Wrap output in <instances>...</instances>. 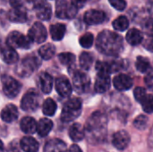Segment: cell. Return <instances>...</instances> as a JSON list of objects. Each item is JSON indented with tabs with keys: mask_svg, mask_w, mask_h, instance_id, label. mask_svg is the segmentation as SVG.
Returning <instances> with one entry per match:
<instances>
[{
	"mask_svg": "<svg viewBox=\"0 0 153 152\" xmlns=\"http://www.w3.org/2000/svg\"><path fill=\"white\" fill-rule=\"evenodd\" d=\"M85 136L91 144H99L105 141L108 132V117L100 112H93L87 119L85 127Z\"/></svg>",
	"mask_w": 153,
	"mask_h": 152,
	"instance_id": "obj_1",
	"label": "cell"
},
{
	"mask_svg": "<svg viewBox=\"0 0 153 152\" xmlns=\"http://www.w3.org/2000/svg\"><path fill=\"white\" fill-rule=\"evenodd\" d=\"M96 47L103 55L117 56L124 50V40L117 33L105 30L98 35Z\"/></svg>",
	"mask_w": 153,
	"mask_h": 152,
	"instance_id": "obj_2",
	"label": "cell"
},
{
	"mask_svg": "<svg viewBox=\"0 0 153 152\" xmlns=\"http://www.w3.org/2000/svg\"><path fill=\"white\" fill-rule=\"evenodd\" d=\"M82 103L78 98H72L68 99L62 109L61 120L65 123H69L79 117L82 113Z\"/></svg>",
	"mask_w": 153,
	"mask_h": 152,
	"instance_id": "obj_3",
	"label": "cell"
},
{
	"mask_svg": "<svg viewBox=\"0 0 153 152\" xmlns=\"http://www.w3.org/2000/svg\"><path fill=\"white\" fill-rule=\"evenodd\" d=\"M40 104V96L37 90L30 89L22 97L21 101V108L26 112H33L37 110Z\"/></svg>",
	"mask_w": 153,
	"mask_h": 152,
	"instance_id": "obj_4",
	"label": "cell"
},
{
	"mask_svg": "<svg viewBox=\"0 0 153 152\" xmlns=\"http://www.w3.org/2000/svg\"><path fill=\"white\" fill-rule=\"evenodd\" d=\"M78 9L66 0H57L56 3V15L59 19H73L77 14Z\"/></svg>",
	"mask_w": 153,
	"mask_h": 152,
	"instance_id": "obj_5",
	"label": "cell"
},
{
	"mask_svg": "<svg viewBox=\"0 0 153 152\" xmlns=\"http://www.w3.org/2000/svg\"><path fill=\"white\" fill-rule=\"evenodd\" d=\"M1 81L3 85V91L6 97L13 99L19 94L22 85L17 80L9 75H3L1 77Z\"/></svg>",
	"mask_w": 153,
	"mask_h": 152,
	"instance_id": "obj_6",
	"label": "cell"
},
{
	"mask_svg": "<svg viewBox=\"0 0 153 152\" xmlns=\"http://www.w3.org/2000/svg\"><path fill=\"white\" fill-rule=\"evenodd\" d=\"M6 43L8 46L13 48H23L27 49L30 47L31 40L29 37L24 36L22 33L19 31H12L6 39Z\"/></svg>",
	"mask_w": 153,
	"mask_h": 152,
	"instance_id": "obj_7",
	"label": "cell"
},
{
	"mask_svg": "<svg viewBox=\"0 0 153 152\" xmlns=\"http://www.w3.org/2000/svg\"><path fill=\"white\" fill-rule=\"evenodd\" d=\"M73 85L77 93H86L91 86L90 77L85 73L76 72L73 75Z\"/></svg>",
	"mask_w": 153,
	"mask_h": 152,
	"instance_id": "obj_8",
	"label": "cell"
},
{
	"mask_svg": "<svg viewBox=\"0 0 153 152\" xmlns=\"http://www.w3.org/2000/svg\"><path fill=\"white\" fill-rule=\"evenodd\" d=\"M28 37L31 40V42H35L38 44L43 43L48 37V32L45 26L41 22H35L29 30Z\"/></svg>",
	"mask_w": 153,
	"mask_h": 152,
	"instance_id": "obj_9",
	"label": "cell"
},
{
	"mask_svg": "<svg viewBox=\"0 0 153 152\" xmlns=\"http://www.w3.org/2000/svg\"><path fill=\"white\" fill-rule=\"evenodd\" d=\"M39 64L36 56L25 57L18 67V74L21 76H29L39 67Z\"/></svg>",
	"mask_w": 153,
	"mask_h": 152,
	"instance_id": "obj_10",
	"label": "cell"
},
{
	"mask_svg": "<svg viewBox=\"0 0 153 152\" xmlns=\"http://www.w3.org/2000/svg\"><path fill=\"white\" fill-rule=\"evenodd\" d=\"M106 20V14L103 11L91 9L84 13L83 21L88 25H98Z\"/></svg>",
	"mask_w": 153,
	"mask_h": 152,
	"instance_id": "obj_11",
	"label": "cell"
},
{
	"mask_svg": "<svg viewBox=\"0 0 153 152\" xmlns=\"http://www.w3.org/2000/svg\"><path fill=\"white\" fill-rule=\"evenodd\" d=\"M110 74L107 73H98L96 77L94 90L97 93H105L110 88Z\"/></svg>",
	"mask_w": 153,
	"mask_h": 152,
	"instance_id": "obj_12",
	"label": "cell"
},
{
	"mask_svg": "<svg viewBox=\"0 0 153 152\" xmlns=\"http://www.w3.org/2000/svg\"><path fill=\"white\" fill-rule=\"evenodd\" d=\"M112 143L115 146L116 149L119 150V151H123L126 148H127V146L130 143V135L129 133L125 131V130H121L117 132L112 138Z\"/></svg>",
	"mask_w": 153,
	"mask_h": 152,
	"instance_id": "obj_13",
	"label": "cell"
},
{
	"mask_svg": "<svg viewBox=\"0 0 153 152\" xmlns=\"http://www.w3.org/2000/svg\"><path fill=\"white\" fill-rule=\"evenodd\" d=\"M56 90L57 91V93L64 98H67L72 94V85L69 82V80L65 77V76H60L56 80Z\"/></svg>",
	"mask_w": 153,
	"mask_h": 152,
	"instance_id": "obj_14",
	"label": "cell"
},
{
	"mask_svg": "<svg viewBox=\"0 0 153 152\" xmlns=\"http://www.w3.org/2000/svg\"><path fill=\"white\" fill-rule=\"evenodd\" d=\"M133 80L130 76H128L127 74H124V73H120L117 74V76H115L114 80H113V84L114 87L120 91H124V90H128L133 87Z\"/></svg>",
	"mask_w": 153,
	"mask_h": 152,
	"instance_id": "obj_15",
	"label": "cell"
},
{
	"mask_svg": "<svg viewBox=\"0 0 153 152\" xmlns=\"http://www.w3.org/2000/svg\"><path fill=\"white\" fill-rule=\"evenodd\" d=\"M8 19L16 23H23L27 21V12L22 5L12 7L8 13Z\"/></svg>",
	"mask_w": 153,
	"mask_h": 152,
	"instance_id": "obj_16",
	"label": "cell"
},
{
	"mask_svg": "<svg viewBox=\"0 0 153 152\" xmlns=\"http://www.w3.org/2000/svg\"><path fill=\"white\" fill-rule=\"evenodd\" d=\"M34 7L36 11V15L39 19L42 21H48L51 18V15H52L51 6L49 4H48L44 0L39 2Z\"/></svg>",
	"mask_w": 153,
	"mask_h": 152,
	"instance_id": "obj_17",
	"label": "cell"
},
{
	"mask_svg": "<svg viewBox=\"0 0 153 152\" xmlns=\"http://www.w3.org/2000/svg\"><path fill=\"white\" fill-rule=\"evenodd\" d=\"M18 116H19L18 109L13 104H9L5 106L1 112V118L4 122L6 123L14 122L18 118Z\"/></svg>",
	"mask_w": 153,
	"mask_h": 152,
	"instance_id": "obj_18",
	"label": "cell"
},
{
	"mask_svg": "<svg viewBox=\"0 0 153 152\" xmlns=\"http://www.w3.org/2000/svg\"><path fill=\"white\" fill-rule=\"evenodd\" d=\"M39 85L43 93H45V94L50 93L52 90V88H53L52 76L46 72L40 73L39 76Z\"/></svg>",
	"mask_w": 153,
	"mask_h": 152,
	"instance_id": "obj_19",
	"label": "cell"
},
{
	"mask_svg": "<svg viewBox=\"0 0 153 152\" xmlns=\"http://www.w3.org/2000/svg\"><path fill=\"white\" fill-rule=\"evenodd\" d=\"M65 142L60 139H52L48 141L44 147V152H66Z\"/></svg>",
	"mask_w": 153,
	"mask_h": 152,
	"instance_id": "obj_20",
	"label": "cell"
},
{
	"mask_svg": "<svg viewBox=\"0 0 153 152\" xmlns=\"http://www.w3.org/2000/svg\"><path fill=\"white\" fill-rule=\"evenodd\" d=\"M21 149L24 152H38L39 151V142L30 136L23 137L20 142Z\"/></svg>",
	"mask_w": 153,
	"mask_h": 152,
	"instance_id": "obj_21",
	"label": "cell"
},
{
	"mask_svg": "<svg viewBox=\"0 0 153 152\" xmlns=\"http://www.w3.org/2000/svg\"><path fill=\"white\" fill-rule=\"evenodd\" d=\"M126 39L130 45L138 46L143 41V33L140 30L136 28H133L127 31Z\"/></svg>",
	"mask_w": 153,
	"mask_h": 152,
	"instance_id": "obj_22",
	"label": "cell"
},
{
	"mask_svg": "<svg viewBox=\"0 0 153 152\" xmlns=\"http://www.w3.org/2000/svg\"><path fill=\"white\" fill-rule=\"evenodd\" d=\"M1 57L3 61L7 64H14L18 61L19 58L15 49L8 45L1 49Z\"/></svg>",
	"mask_w": 153,
	"mask_h": 152,
	"instance_id": "obj_23",
	"label": "cell"
},
{
	"mask_svg": "<svg viewBox=\"0 0 153 152\" xmlns=\"http://www.w3.org/2000/svg\"><path fill=\"white\" fill-rule=\"evenodd\" d=\"M69 136L74 142H81L85 137L84 127L78 123L73 124L69 128Z\"/></svg>",
	"mask_w": 153,
	"mask_h": 152,
	"instance_id": "obj_24",
	"label": "cell"
},
{
	"mask_svg": "<svg viewBox=\"0 0 153 152\" xmlns=\"http://www.w3.org/2000/svg\"><path fill=\"white\" fill-rule=\"evenodd\" d=\"M20 126L22 131L28 134H32L37 132V122L33 117L30 116L23 117L21 121Z\"/></svg>",
	"mask_w": 153,
	"mask_h": 152,
	"instance_id": "obj_25",
	"label": "cell"
},
{
	"mask_svg": "<svg viewBox=\"0 0 153 152\" xmlns=\"http://www.w3.org/2000/svg\"><path fill=\"white\" fill-rule=\"evenodd\" d=\"M53 128V122L48 118H41L37 124V133L39 136H47Z\"/></svg>",
	"mask_w": 153,
	"mask_h": 152,
	"instance_id": "obj_26",
	"label": "cell"
},
{
	"mask_svg": "<svg viewBox=\"0 0 153 152\" xmlns=\"http://www.w3.org/2000/svg\"><path fill=\"white\" fill-rule=\"evenodd\" d=\"M65 25L62 23H56L50 26V35L53 40L55 41H59L63 39L65 34Z\"/></svg>",
	"mask_w": 153,
	"mask_h": 152,
	"instance_id": "obj_27",
	"label": "cell"
},
{
	"mask_svg": "<svg viewBox=\"0 0 153 152\" xmlns=\"http://www.w3.org/2000/svg\"><path fill=\"white\" fill-rule=\"evenodd\" d=\"M40 57L44 60L51 59L56 54V47L52 44H45L39 49Z\"/></svg>",
	"mask_w": 153,
	"mask_h": 152,
	"instance_id": "obj_28",
	"label": "cell"
},
{
	"mask_svg": "<svg viewBox=\"0 0 153 152\" xmlns=\"http://www.w3.org/2000/svg\"><path fill=\"white\" fill-rule=\"evenodd\" d=\"M93 61H94V56L91 53L83 52L80 55V58H79L80 66L85 71L89 70L91 67Z\"/></svg>",
	"mask_w": 153,
	"mask_h": 152,
	"instance_id": "obj_29",
	"label": "cell"
},
{
	"mask_svg": "<svg viewBox=\"0 0 153 152\" xmlns=\"http://www.w3.org/2000/svg\"><path fill=\"white\" fill-rule=\"evenodd\" d=\"M56 108H57V106H56V103L55 102L54 99L48 98L47 99L43 105H42V111H43V114L45 116H52L55 115L56 111Z\"/></svg>",
	"mask_w": 153,
	"mask_h": 152,
	"instance_id": "obj_30",
	"label": "cell"
},
{
	"mask_svg": "<svg viewBox=\"0 0 153 152\" xmlns=\"http://www.w3.org/2000/svg\"><path fill=\"white\" fill-rule=\"evenodd\" d=\"M112 25L116 30L125 31L129 27V21H128L127 17H126L125 15H121V16L117 17L116 20H114Z\"/></svg>",
	"mask_w": 153,
	"mask_h": 152,
	"instance_id": "obj_31",
	"label": "cell"
},
{
	"mask_svg": "<svg viewBox=\"0 0 153 152\" xmlns=\"http://www.w3.org/2000/svg\"><path fill=\"white\" fill-rule=\"evenodd\" d=\"M135 66L137 71H139L142 73H145L149 71L150 67H151V63L149 61V59L147 57L144 56H138L136 59V63H135Z\"/></svg>",
	"mask_w": 153,
	"mask_h": 152,
	"instance_id": "obj_32",
	"label": "cell"
},
{
	"mask_svg": "<svg viewBox=\"0 0 153 152\" xmlns=\"http://www.w3.org/2000/svg\"><path fill=\"white\" fill-rule=\"evenodd\" d=\"M58 60L62 65L66 66H71L75 63V56L69 52L61 53L58 55Z\"/></svg>",
	"mask_w": 153,
	"mask_h": 152,
	"instance_id": "obj_33",
	"label": "cell"
},
{
	"mask_svg": "<svg viewBox=\"0 0 153 152\" xmlns=\"http://www.w3.org/2000/svg\"><path fill=\"white\" fill-rule=\"evenodd\" d=\"M140 103L144 112L148 114L153 113V95L146 94V96L143 99V100Z\"/></svg>",
	"mask_w": 153,
	"mask_h": 152,
	"instance_id": "obj_34",
	"label": "cell"
},
{
	"mask_svg": "<svg viewBox=\"0 0 153 152\" xmlns=\"http://www.w3.org/2000/svg\"><path fill=\"white\" fill-rule=\"evenodd\" d=\"M80 45L84 47V48H90L93 42H94V37L93 34L91 32H87L85 34H83L82 36H81L80 39H79Z\"/></svg>",
	"mask_w": 153,
	"mask_h": 152,
	"instance_id": "obj_35",
	"label": "cell"
},
{
	"mask_svg": "<svg viewBox=\"0 0 153 152\" xmlns=\"http://www.w3.org/2000/svg\"><path fill=\"white\" fill-rule=\"evenodd\" d=\"M149 119L146 116L144 115H140L139 116H137L134 121V125L136 129L138 130H144L148 125Z\"/></svg>",
	"mask_w": 153,
	"mask_h": 152,
	"instance_id": "obj_36",
	"label": "cell"
},
{
	"mask_svg": "<svg viewBox=\"0 0 153 152\" xmlns=\"http://www.w3.org/2000/svg\"><path fill=\"white\" fill-rule=\"evenodd\" d=\"M143 29L144 33L148 37H153V19L149 18L144 21L143 23Z\"/></svg>",
	"mask_w": 153,
	"mask_h": 152,
	"instance_id": "obj_37",
	"label": "cell"
},
{
	"mask_svg": "<svg viewBox=\"0 0 153 152\" xmlns=\"http://www.w3.org/2000/svg\"><path fill=\"white\" fill-rule=\"evenodd\" d=\"M108 2L117 11H124L126 8V0H108Z\"/></svg>",
	"mask_w": 153,
	"mask_h": 152,
	"instance_id": "obj_38",
	"label": "cell"
},
{
	"mask_svg": "<svg viewBox=\"0 0 153 152\" xmlns=\"http://www.w3.org/2000/svg\"><path fill=\"white\" fill-rule=\"evenodd\" d=\"M146 90L144 88H142V87H137L134 89V99H136V101H138L139 103L143 100V99L146 96Z\"/></svg>",
	"mask_w": 153,
	"mask_h": 152,
	"instance_id": "obj_39",
	"label": "cell"
},
{
	"mask_svg": "<svg viewBox=\"0 0 153 152\" xmlns=\"http://www.w3.org/2000/svg\"><path fill=\"white\" fill-rule=\"evenodd\" d=\"M144 82L146 84V86L148 87V89H150L151 90H153V71L148 73L144 78Z\"/></svg>",
	"mask_w": 153,
	"mask_h": 152,
	"instance_id": "obj_40",
	"label": "cell"
},
{
	"mask_svg": "<svg viewBox=\"0 0 153 152\" xmlns=\"http://www.w3.org/2000/svg\"><path fill=\"white\" fill-rule=\"evenodd\" d=\"M143 47L148 51L153 52V37H148V39L143 41Z\"/></svg>",
	"mask_w": 153,
	"mask_h": 152,
	"instance_id": "obj_41",
	"label": "cell"
},
{
	"mask_svg": "<svg viewBox=\"0 0 153 152\" xmlns=\"http://www.w3.org/2000/svg\"><path fill=\"white\" fill-rule=\"evenodd\" d=\"M86 3H87V0H71V4L77 9L83 7Z\"/></svg>",
	"mask_w": 153,
	"mask_h": 152,
	"instance_id": "obj_42",
	"label": "cell"
},
{
	"mask_svg": "<svg viewBox=\"0 0 153 152\" xmlns=\"http://www.w3.org/2000/svg\"><path fill=\"white\" fill-rule=\"evenodd\" d=\"M8 152H21V146L19 148L17 143L15 142H13L8 147Z\"/></svg>",
	"mask_w": 153,
	"mask_h": 152,
	"instance_id": "obj_43",
	"label": "cell"
},
{
	"mask_svg": "<svg viewBox=\"0 0 153 152\" xmlns=\"http://www.w3.org/2000/svg\"><path fill=\"white\" fill-rule=\"evenodd\" d=\"M10 4L12 7H18L22 5V0H10Z\"/></svg>",
	"mask_w": 153,
	"mask_h": 152,
	"instance_id": "obj_44",
	"label": "cell"
},
{
	"mask_svg": "<svg viewBox=\"0 0 153 152\" xmlns=\"http://www.w3.org/2000/svg\"><path fill=\"white\" fill-rule=\"evenodd\" d=\"M67 152H82V151L81 150V148H80L78 145L74 144V145H72V146L69 148V150H68V151Z\"/></svg>",
	"mask_w": 153,
	"mask_h": 152,
	"instance_id": "obj_45",
	"label": "cell"
},
{
	"mask_svg": "<svg viewBox=\"0 0 153 152\" xmlns=\"http://www.w3.org/2000/svg\"><path fill=\"white\" fill-rule=\"evenodd\" d=\"M148 141H149V146L151 147V149L153 150V127L152 128V130H151V133H150Z\"/></svg>",
	"mask_w": 153,
	"mask_h": 152,
	"instance_id": "obj_46",
	"label": "cell"
},
{
	"mask_svg": "<svg viewBox=\"0 0 153 152\" xmlns=\"http://www.w3.org/2000/svg\"><path fill=\"white\" fill-rule=\"evenodd\" d=\"M0 152H4V144L3 142L0 141Z\"/></svg>",
	"mask_w": 153,
	"mask_h": 152,
	"instance_id": "obj_47",
	"label": "cell"
},
{
	"mask_svg": "<svg viewBox=\"0 0 153 152\" xmlns=\"http://www.w3.org/2000/svg\"><path fill=\"white\" fill-rule=\"evenodd\" d=\"M91 1H92V2H98L99 0H91Z\"/></svg>",
	"mask_w": 153,
	"mask_h": 152,
	"instance_id": "obj_48",
	"label": "cell"
}]
</instances>
